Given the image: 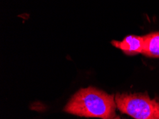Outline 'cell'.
Instances as JSON below:
<instances>
[{
    "label": "cell",
    "instance_id": "6da1fadb",
    "mask_svg": "<svg viewBox=\"0 0 159 119\" xmlns=\"http://www.w3.org/2000/svg\"><path fill=\"white\" fill-rule=\"evenodd\" d=\"M116 108L114 95L89 86L76 92L64 111L81 117L109 119L116 116Z\"/></svg>",
    "mask_w": 159,
    "mask_h": 119
},
{
    "label": "cell",
    "instance_id": "7a4b0ae2",
    "mask_svg": "<svg viewBox=\"0 0 159 119\" xmlns=\"http://www.w3.org/2000/svg\"><path fill=\"white\" fill-rule=\"evenodd\" d=\"M115 101L121 113L135 119H159V99L148 94H117Z\"/></svg>",
    "mask_w": 159,
    "mask_h": 119
},
{
    "label": "cell",
    "instance_id": "3957f363",
    "mask_svg": "<svg viewBox=\"0 0 159 119\" xmlns=\"http://www.w3.org/2000/svg\"><path fill=\"white\" fill-rule=\"evenodd\" d=\"M111 44L126 55L142 54L144 46L143 36L129 35L122 41H112Z\"/></svg>",
    "mask_w": 159,
    "mask_h": 119
},
{
    "label": "cell",
    "instance_id": "277c9868",
    "mask_svg": "<svg viewBox=\"0 0 159 119\" xmlns=\"http://www.w3.org/2000/svg\"><path fill=\"white\" fill-rule=\"evenodd\" d=\"M143 36L144 46L142 54L147 57L159 58V31Z\"/></svg>",
    "mask_w": 159,
    "mask_h": 119
},
{
    "label": "cell",
    "instance_id": "5b68a950",
    "mask_svg": "<svg viewBox=\"0 0 159 119\" xmlns=\"http://www.w3.org/2000/svg\"><path fill=\"white\" fill-rule=\"evenodd\" d=\"M109 119H121V118L119 117V116H114V117H113V118H109Z\"/></svg>",
    "mask_w": 159,
    "mask_h": 119
}]
</instances>
